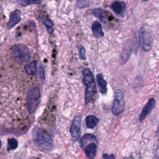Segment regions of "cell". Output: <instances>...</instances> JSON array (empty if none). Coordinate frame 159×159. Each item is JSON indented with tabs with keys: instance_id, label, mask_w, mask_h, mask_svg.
<instances>
[{
	"instance_id": "cell-1",
	"label": "cell",
	"mask_w": 159,
	"mask_h": 159,
	"mask_svg": "<svg viewBox=\"0 0 159 159\" xmlns=\"http://www.w3.org/2000/svg\"><path fill=\"white\" fill-rule=\"evenodd\" d=\"M32 137L35 143L41 149L49 150L53 147V138L45 129L35 126L32 130Z\"/></svg>"
},
{
	"instance_id": "cell-2",
	"label": "cell",
	"mask_w": 159,
	"mask_h": 159,
	"mask_svg": "<svg viewBox=\"0 0 159 159\" xmlns=\"http://www.w3.org/2000/svg\"><path fill=\"white\" fill-rule=\"evenodd\" d=\"M82 74L83 76V83L86 86L85 103L88 104L95 94L96 88L94 76L89 69L84 68L82 70Z\"/></svg>"
},
{
	"instance_id": "cell-3",
	"label": "cell",
	"mask_w": 159,
	"mask_h": 159,
	"mask_svg": "<svg viewBox=\"0 0 159 159\" xmlns=\"http://www.w3.org/2000/svg\"><path fill=\"white\" fill-rule=\"evenodd\" d=\"M40 100V91L39 88L35 86L29 89L27 93V108L29 114L35 112Z\"/></svg>"
},
{
	"instance_id": "cell-4",
	"label": "cell",
	"mask_w": 159,
	"mask_h": 159,
	"mask_svg": "<svg viewBox=\"0 0 159 159\" xmlns=\"http://www.w3.org/2000/svg\"><path fill=\"white\" fill-rule=\"evenodd\" d=\"M12 57L16 62L22 63L30 60L31 54L26 45L24 44H17L13 47Z\"/></svg>"
},
{
	"instance_id": "cell-5",
	"label": "cell",
	"mask_w": 159,
	"mask_h": 159,
	"mask_svg": "<svg viewBox=\"0 0 159 159\" xmlns=\"http://www.w3.org/2000/svg\"><path fill=\"white\" fill-rule=\"evenodd\" d=\"M139 45L143 50L148 52L151 50L153 44V37L151 33L144 27H142L139 30Z\"/></svg>"
},
{
	"instance_id": "cell-6",
	"label": "cell",
	"mask_w": 159,
	"mask_h": 159,
	"mask_svg": "<svg viewBox=\"0 0 159 159\" xmlns=\"http://www.w3.org/2000/svg\"><path fill=\"white\" fill-rule=\"evenodd\" d=\"M125 106L124 94L122 90L117 89L115 92L114 99L112 106V112L114 115L117 116L121 114Z\"/></svg>"
},
{
	"instance_id": "cell-7",
	"label": "cell",
	"mask_w": 159,
	"mask_h": 159,
	"mask_svg": "<svg viewBox=\"0 0 159 159\" xmlns=\"http://www.w3.org/2000/svg\"><path fill=\"white\" fill-rule=\"evenodd\" d=\"M81 124V116L80 114H76L73 118V120L70 129L71 139L75 141L77 140L80 136Z\"/></svg>"
},
{
	"instance_id": "cell-8",
	"label": "cell",
	"mask_w": 159,
	"mask_h": 159,
	"mask_svg": "<svg viewBox=\"0 0 159 159\" xmlns=\"http://www.w3.org/2000/svg\"><path fill=\"white\" fill-rule=\"evenodd\" d=\"M113 12L120 17H124L126 12V4L123 1H116L110 6Z\"/></svg>"
},
{
	"instance_id": "cell-9",
	"label": "cell",
	"mask_w": 159,
	"mask_h": 159,
	"mask_svg": "<svg viewBox=\"0 0 159 159\" xmlns=\"http://www.w3.org/2000/svg\"><path fill=\"white\" fill-rule=\"evenodd\" d=\"M155 103H156V101H155V98H152L148 99V101L145 104V105L143 106V107L142 110V112L139 116L140 121L143 120L145 119V117L147 116V115L151 112V111L153 110V107H155Z\"/></svg>"
},
{
	"instance_id": "cell-10",
	"label": "cell",
	"mask_w": 159,
	"mask_h": 159,
	"mask_svg": "<svg viewBox=\"0 0 159 159\" xmlns=\"http://www.w3.org/2000/svg\"><path fill=\"white\" fill-rule=\"evenodd\" d=\"M20 11L19 9H16L12 11L9 16V20L7 23L8 29L13 28L16 24L20 21Z\"/></svg>"
},
{
	"instance_id": "cell-11",
	"label": "cell",
	"mask_w": 159,
	"mask_h": 159,
	"mask_svg": "<svg viewBox=\"0 0 159 159\" xmlns=\"http://www.w3.org/2000/svg\"><path fill=\"white\" fill-rule=\"evenodd\" d=\"M96 144V143L91 142L88 143V145H86L82 148H83L88 159H94L97 151Z\"/></svg>"
},
{
	"instance_id": "cell-12",
	"label": "cell",
	"mask_w": 159,
	"mask_h": 159,
	"mask_svg": "<svg viewBox=\"0 0 159 159\" xmlns=\"http://www.w3.org/2000/svg\"><path fill=\"white\" fill-rule=\"evenodd\" d=\"M93 12L96 17L99 18V20L104 23H107V22L110 20V19L109 18L110 14L109 13V12L102 9L96 8L93 9Z\"/></svg>"
},
{
	"instance_id": "cell-13",
	"label": "cell",
	"mask_w": 159,
	"mask_h": 159,
	"mask_svg": "<svg viewBox=\"0 0 159 159\" xmlns=\"http://www.w3.org/2000/svg\"><path fill=\"white\" fill-rule=\"evenodd\" d=\"M131 52H132V47H131L130 43L126 42L123 48V50L120 55V62L122 64L124 65L127 61L130 55Z\"/></svg>"
},
{
	"instance_id": "cell-14",
	"label": "cell",
	"mask_w": 159,
	"mask_h": 159,
	"mask_svg": "<svg viewBox=\"0 0 159 159\" xmlns=\"http://www.w3.org/2000/svg\"><path fill=\"white\" fill-rule=\"evenodd\" d=\"M91 30L93 34L96 38H101L104 36V32L102 29L101 23L98 21H94L91 25Z\"/></svg>"
},
{
	"instance_id": "cell-15",
	"label": "cell",
	"mask_w": 159,
	"mask_h": 159,
	"mask_svg": "<svg viewBox=\"0 0 159 159\" xmlns=\"http://www.w3.org/2000/svg\"><path fill=\"white\" fill-rule=\"evenodd\" d=\"M96 81H97V83H98L99 90L100 93H102V94H106V93L107 91V82L104 79L103 76L101 73H99L97 75Z\"/></svg>"
},
{
	"instance_id": "cell-16",
	"label": "cell",
	"mask_w": 159,
	"mask_h": 159,
	"mask_svg": "<svg viewBox=\"0 0 159 159\" xmlns=\"http://www.w3.org/2000/svg\"><path fill=\"white\" fill-rule=\"evenodd\" d=\"M91 142H94L96 143H98V140L96 137L94 135L91 134H86L81 138L80 143L81 147L83 148L88 143H89Z\"/></svg>"
},
{
	"instance_id": "cell-17",
	"label": "cell",
	"mask_w": 159,
	"mask_h": 159,
	"mask_svg": "<svg viewBox=\"0 0 159 159\" xmlns=\"http://www.w3.org/2000/svg\"><path fill=\"white\" fill-rule=\"evenodd\" d=\"M86 125L89 129H94L98 124L99 119L94 115H89L86 117Z\"/></svg>"
},
{
	"instance_id": "cell-18",
	"label": "cell",
	"mask_w": 159,
	"mask_h": 159,
	"mask_svg": "<svg viewBox=\"0 0 159 159\" xmlns=\"http://www.w3.org/2000/svg\"><path fill=\"white\" fill-rule=\"evenodd\" d=\"M41 20H42L43 24H44V25L45 26L47 32L50 34H52L54 31L53 24L52 21L48 17H45V16L42 17Z\"/></svg>"
},
{
	"instance_id": "cell-19",
	"label": "cell",
	"mask_w": 159,
	"mask_h": 159,
	"mask_svg": "<svg viewBox=\"0 0 159 159\" xmlns=\"http://www.w3.org/2000/svg\"><path fill=\"white\" fill-rule=\"evenodd\" d=\"M25 70L27 75H35L37 70V61L35 60L25 65Z\"/></svg>"
},
{
	"instance_id": "cell-20",
	"label": "cell",
	"mask_w": 159,
	"mask_h": 159,
	"mask_svg": "<svg viewBox=\"0 0 159 159\" xmlns=\"http://www.w3.org/2000/svg\"><path fill=\"white\" fill-rule=\"evenodd\" d=\"M18 4L23 7H26L32 4H40V0H17Z\"/></svg>"
},
{
	"instance_id": "cell-21",
	"label": "cell",
	"mask_w": 159,
	"mask_h": 159,
	"mask_svg": "<svg viewBox=\"0 0 159 159\" xmlns=\"http://www.w3.org/2000/svg\"><path fill=\"white\" fill-rule=\"evenodd\" d=\"M18 147V142L14 138H9L7 140V148L9 150H15Z\"/></svg>"
},
{
	"instance_id": "cell-22",
	"label": "cell",
	"mask_w": 159,
	"mask_h": 159,
	"mask_svg": "<svg viewBox=\"0 0 159 159\" xmlns=\"http://www.w3.org/2000/svg\"><path fill=\"white\" fill-rule=\"evenodd\" d=\"M77 48L78 49L79 56H80V59H81L83 60H85L86 58V50H85L84 47L80 43H78L77 45Z\"/></svg>"
},
{
	"instance_id": "cell-23",
	"label": "cell",
	"mask_w": 159,
	"mask_h": 159,
	"mask_svg": "<svg viewBox=\"0 0 159 159\" xmlns=\"http://www.w3.org/2000/svg\"><path fill=\"white\" fill-rule=\"evenodd\" d=\"M89 6L88 0H79L77 2V6L79 8H85Z\"/></svg>"
},
{
	"instance_id": "cell-24",
	"label": "cell",
	"mask_w": 159,
	"mask_h": 159,
	"mask_svg": "<svg viewBox=\"0 0 159 159\" xmlns=\"http://www.w3.org/2000/svg\"><path fill=\"white\" fill-rule=\"evenodd\" d=\"M39 76H40V78L41 80L42 81H44L45 78V70H44V68L42 66H40L39 68Z\"/></svg>"
},
{
	"instance_id": "cell-25",
	"label": "cell",
	"mask_w": 159,
	"mask_h": 159,
	"mask_svg": "<svg viewBox=\"0 0 159 159\" xmlns=\"http://www.w3.org/2000/svg\"><path fill=\"white\" fill-rule=\"evenodd\" d=\"M102 157L104 159H115V155L114 154H111V155H108L107 153H104L102 155Z\"/></svg>"
},
{
	"instance_id": "cell-26",
	"label": "cell",
	"mask_w": 159,
	"mask_h": 159,
	"mask_svg": "<svg viewBox=\"0 0 159 159\" xmlns=\"http://www.w3.org/2000/svg\"><path fill=\"white\" fill-rule=\"evenodd\" d=\"M1 147H2V142H1V141L0 140V149H1Z\"/></svg>"
},
{
	"instance_id": "cell-27",
	"label": "cell",
	"mask_w": 159,
	"mask_h": 159,
	"mask_svg": "<svg viewBox=\"0 0 159 159\" xmlns=\"http://www.w3.org/2000/svg\"><path fill=\"white\" fill-rule=\"evenodd\" d=\"M148 0H142V1L143 2H146V1H148Z\"/></svg>"
}]
</instances>
